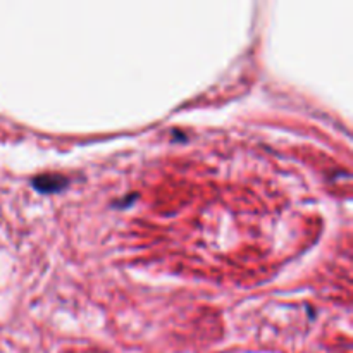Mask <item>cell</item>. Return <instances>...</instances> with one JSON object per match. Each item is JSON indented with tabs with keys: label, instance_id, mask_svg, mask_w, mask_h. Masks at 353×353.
Segmentation results:
<instances>
[{
	"label": "cell",
	"instance_id": "cell-1",
	"mask_svg": "<svg viewBox=\"0 0 353 353\" xmlns=\"http://www.w3.org/2000/svg\"><path fill=\"white\" fill-rule=\"evenodd\" d=\"M68 183V179L62 178V176H54V174H47V176H37L33 179V186L41 193H54L62 190Z\"/></svg>",
	"mask_w": 353,
	"mask_h": 353
}]
</instances>
